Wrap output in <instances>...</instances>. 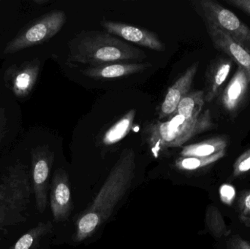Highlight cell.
I'll use <instances>...</instances> for the list:
<instances>
[{
  "instance_id": "obj_1",
  "label": "cell",
  "mask_w": 250,
  "mask_h": 249,
  "mask_svg": "<svg viewBox=\"0 0 250 249\" xmlns=\"http://www.w3.org/2000/svg\"><path fill=\"white\" fill-rule=\"evenodd\" d=\"M135 168L133 149H125L92 203L78 218L72 238L75 243L91 238L109 219L132 186Z\"/></svg>"
},
{
  "instance_id": "obj_2",
  "label": "cell",
  "mask_w": 250,
  "mask_h": 249,
  "mask_svg": "<svg viewBox=\"0 0 250 249\" xmlns=\"http://www.w3.org/2000/svg\"><path fill=\"white\" fill-rule=\"evenodd\" d=\"M144 51L108 32L82 31L69 42L67 61L73 64L101 65L121 61H143Z\"/></svg>"
},
{
  "instance_id": "obj_3",
  "label": "cell",
  "mask_w": 250,
  "mask_h": 249,
  "mask_svg": "<svg viewBox=\"0 0 250 249\" xmlns=\"http://www.w3.org/2000/svg\"><path fill=\"white\" fill-rule=\"evenodd\" d=\"M213 127L211 111L207 109L195 118L176 114L166 121L153 120L144 125L141 134L153 156L157 158L166 150L181 147Z\"/></svg>"
},
{
  "instance_id": "obj_4",
  "label": "cell",
  "mask_w": 250,
  "mask_h": 249,
  "mask_svg": "<svg viewBox=\"0 0 250 249\" xmlns=\"http://www.w3.org/2000/svg\"><path fill=\"white\" fill-rule=\"evenodd\" d=\"M192 4L207 28L224 32L250 51V28L233 12L214 0H196Z\"/></svg>"
},
{
  "instance_id": "obj_5",
  "label": "cell",
  "mask_w": 250,
  "mask_h": 249,
  "mask_svg": "<svg viewBox=\"0 0 250 249\" xmlns=\"http://www.w3.org/2000/svg\"><path fill=\"white\" fill-rule=\"evenodd\" d=\"M66 20L67 16L64 11L51 10L25 28L10 41L6 45L4 54H15L48 40L61 30Z\"/></svg>"
},
{
  "instance_id": "obj_6",
  "label": "cell",
  "mask_w": 250,
  "mask_h": 249,
  "mask_svg": "<svg viewBox=\"0 0 250 249\" xmlns=\"http://www.w3.org/2000/svg\"><path fill=\"white\" fill-rule=\"evenodd\" d=\"M33 192L29 168L16 162L7 168L0 181V194L8 207L16 214L21 215L30 203Z\"/></svg>"
},
{
  "instance_id": "obj_7",
  "label": "cell",
  "mask_w": 250,
  "mask_h": 249,
  "mask_svg": "<svg viewBox=\"0 0 250 249\" xmlns=\"http://www.w3.org/2000/svg\"><path fill=\"white\" fill-rule=\"evenodd\" d=\"M32 182L35 205L40 213H43L48 206L50 174L54 160V153L48 146L32 149Z\"/></svg>"
},
{
  "instance_id": "obj_8",
  "label": "cell",
  "mask_w": 250,
  "mask_h": 249,
  "mask_svg": "<svg viewBox=\"0 0 250 249\" xmlns=\"http://www.w3.org/2000/svg\"><path fill=\"white\" fill-rule=\"evenodd\" d=\"M50 206L54 222L68 219L73 210L71 187L67 172L59 168L54 172L51 184Z\"/></svg>"
},
{
  "instance_id": "obj_9",
  "label": "cell",
  "mask_w": 250,
  "mask_h": 249,
  "mask_svg": "<svg viewBox=\"0 0 250 249\" xmlns=\"http://www.w3.org/2000/svg\"><path fill=\"white\" fill-rule=\"evenodd\" d=\"M101 24L106 32L120 37L125 40L154 51H166V45L154 32L122 22L105 20L101 21Z\"/></svg>"
},
{
  "instance_id": "obj_10",
  "label": "cell",
  "mask_w": 250,
  "mask_h": 249,
  "mask_svg": "<svg viewBox=\"0 0 250 249\" xmlns=\"http://www.w3.org/2000/svg\"><path fill=\"white\" fill-rule=\"evenodd\" d=\"M199 62L193 63L176 80L166 92V96L159 109V120H167L176 115V110L180 101L190 90L194 79L198 72Z\"/></svg>"
},
{
  "instance_id": "obj_11",
  "label": "cell",
  "mask_w": 250,
  "mask_h": 249,
  "mask_svg": "<svg viewBox=\"0 0 250 249\" xmlns=\"http://www.w3.org/2000/svg\"><path fill=\"white\" fill-rule=\"evenodd\" d=\"M41 72V61L33 59L13 67L7 73V80L15 96L19 98L27 96L36 84Z\"/></svg>"
},
{
  "instance_id": "obj_12",
  "label": "cell",
  "mask_w": 250,
  "mask_h": 249,
  "mask_svg": "<svg viewBox=\"0 0 250 249\" xmlns=\"http://www.w3.org/2000/svg\"><path fill=\"white\" fill-rule=\"evenodd\" d=\"M213 45L230 57L248 75L250 86V51L218 29L207 28Z\"/></svg>"
},
{
  "instance_id": "obj_13",
  "label": "cell",
  "mask_w": 250,
  "mask_h": 249,
  "mask_svg": "<svg viewBox=\"0 0 250 249\" xmlns=\"http://www.w3.org/2000/svg\"><path fill=\"white\" fill-rule=\"evenodd\" d=\"M152 66L151 63L117 62L108 63L101 65L91 66L82 70V74L94 79H114L129 75L141 73Z\"/></svg>"
},
{
  "instance_id": "obj_14",
  "label": "cell",
  "mask_w": 250,
  "mask_h": 249,
  "mask_svg": "<svg viewBox=\"0 0 250 249\" xmlns=\"http://www.w3.org/2000/svg\"><path fill=\"white\" fill-rule=\"evenodd\" d=\"M232 67L233 61L223 57L215 58L210 62L205 74V102H211L219 96Z\"/></svg>"
},
{
  "instance_id": "obj_15",
  "label": "cell",
  "mask_w": 250,
  "mask_h": 249,
  "mask_svg": "<svg viewBox=\"0 0 250 249\" xmlns=\"http://www.w3.org/2000/svg\"><path fill=\"white\" fill-rule=\"evenodd\" d=\"M249 86L248 75L242 67H238L234 76L222 93L220 101L223 108L230 114L236 113L245 102Z\"/></svg>"
},
{
  "instance_id": "obj_16",
  "label": "cell",
  "mask_w": 250,
  "mask_h": 249,
  "mask_svg": "<svg viewBox=\"0 0 250 249\" xmlns=\"http://www.w3.org/2000/svg\"><path fill=\"white\" fill-rule=\"evenodd\" d=\"M227 146V139L223 137H212L200 143L185 146L180 154L182 157L209 156L221 151L226 150Z\"/></svg>"
},
{
  "instance_id": "obj_17",
  "label": "cell",
  "mask_w": 250,
  "mask_h": 249,
  "mask_svg": "<svg viewBox=\"0 0 250 249\" xmlns=\"http://www.w3.org/2000/svg\"><path fill=\"white\" fill-rule=\"evenodd\" d=\"M53 230L54 225L50 221L39 222L21 235L10 249H39L42 238L52 232Z\"/></svg>"
},
{
  "instance_id": "obj_18",
  "label": "cell",
  "mask_w": 250,
  "mask_h": 249,
  "mask_svg": "<svg viewBox=\"0 0 250 249\" xmlns=\"http://www.w3.org/2000/svg\"><path fill=\"white\" fill-rule=\"evenodd\" d=\"M135 114V110H130L109 127L103 137V143L105 146H111L124 139L131 131Z\"/></svg>"
},
{
  "instance_id": "obj_19",
  "label": "cell",
  "mask_w": 250,
  "mask_h": 249,
  "mask_svg": "<svg viewBox=\"0 0 250 249\" xmlns=\"http://www.w3.org/2000/svg\"><path fill=\"white\" fill-rule=\"evenodd\" d=\"M205 104L204 92L202 90L189 92L178 105L176 114L186 118H195L202 114Z\"/></svg>"
},
{
  "instance_id": "obj_20",
  "label": "cell",
  "mask_w": 250,
  "mask_h": 249,
  "mask_svg": "<svg viewBox=\"0 0 250 249\" xmlns=\"http://www.w3.org/2000/svg\"><path fill=\"white\" fill-rule=\"evenodd\" d=\"M205 224L207 230L214 238H226L231 233V230L226 225L221 212L214 205H210L207 208Z\"/></svg>"
},
{
  "instance_id": "obj_21",
  "label": "cell",
  "mask_w": 250,
  "mask_h": 249,
  "mask_svg": "<svg viewBox=\"0 0 250 249\" xmlns=\"http://www.w3.org/2000/svg\"><path fill=\"white\" fill-rule=\"evenodd\" d=\"M226 155V150L221 151L209 156H189L178 158L175 162L177 169L185 171H195L207 168L223 159Z\"/></svg>"
},
{
  "instance_id": "obj_22",
  "label": "cell",
  "mask_w": 250,
  "mask_h": 249,
  "mask_svg": "<svg viewBox=\"0 0 250 249\" xmlns=\"http://www.w3.org/2000/svg\"><path fill=\"white\" fill-rule=\"evenodd\" d=\"M239 217L247 228H250V191H243L238 202Z\"/></svg>"
},
{
  "instance_id": "obj_23",
  "label": "cell",
  "mask_w": 250,
  "mask_h": 249,
  "mask_svg": "<svg viewBox=\"0 0 250 249\" xmlns=\"http://www.w3.org/2000/svg\"><path fill=\"white\" fill-rule=\"evenodd\" d=\"M250 171V149L238 157L233 165V178H236L248 173Z\"/></svg>"
},
{
  "instance_id": "obj_24",
  "label": "cell",
  "mask_w": 250,
  "mask_h": 249,
  "mask_svg": "<svg viewBox=\"0 0 250 249\" xmlns=\"http://www.w3.org/2000/svg\"><path fill=\"white\" fill-rule=\"evenodd\" d=\"M226 249H250V244L239 235H234L228 240Z\"/></svg>"
},
{
  "instance_id": "obj_25",
  "label": "cell",
  "mask_w": 250,
  "mask_h": 249,
  "mask_svg": "<svg viewBox=\"0 0 250 249\" xmlns=\"http://www.w3.org/2000/svg\"><path fill=\"white\" fill-rule=\"evenodd\" d=\"M220 198L223 203L227 205H230L234 200L236 192H235V190L233 187L225 184L220 187Z\"/></svg>"
},
{
  "instance_id": "obj_26",
  "label": "cell",
  "mask_w": 250,
  "mask_h": 249,
  "mask_svg": "<svg viewBox=\"0 0 250 249\" xmlns=\"http://www.w3.org/2000/svg\"><path fill=\"white\" fill-rule=\"evenodd\" d=\"M225 1L250 16V0H226Z\"/></svg>"
},
{
  "instance_id": "obj_27",
  "label": "cell",
  "mask_w": 250,
  "mask_h": 249,
  "mask_svg": "<svg viewBox=\"0 0 250 249\" xmlns=\"http://www.w3.org/2000/svg\"><path fill=\"white\" fill-rule=\"evenodd\" d=\"M34 2L39 4V5H42V4H47V3L49 2V1H48V0H35Z\"/></svg>"
},
{
  "instance_id": "obj_28",
  "label": "cell",
  "mask_w": 250,
  "mask_h": 249,
  "mask_svg": "<svg viewBox=\"0 0 250 249\" xmlns=\"http://www.w3.org/2000/svg\"><path fill=\"white\" fill-rule=\"evenodd\" d=\"M1 109H0V133H1V125L2 123V111H1Z\"/></svg>"
},
{
  "instance_id": "obj_29",
  "label": "cell",
  "mask_w": 250,
  "mask_h": 249,
  "mask_svg": "<svg viewBox=\"0 0 250 249\" xmlns=\"http://www.w3.org/2000/svg\"><path fill=\"white\" fill-rule=\"evenodd\" d=\"M0 109H1V108H0Z\"/></svg>"
}]
</instances>
